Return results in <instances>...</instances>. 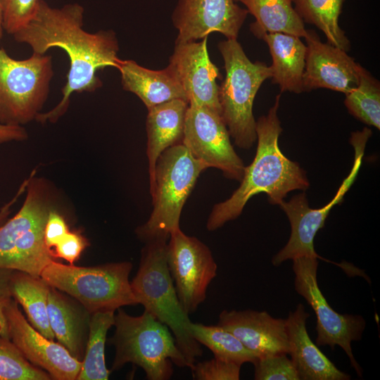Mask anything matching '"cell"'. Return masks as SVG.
Returning a JSON list of instances; mask_svg holds the SVG:
<instances>
[{
  "mask_svg": "<svg viewBox=\"0 0 380 380\" xmlns=\"http://www.w3.org/2000/svg\"><path fill=\"white\" fill-rule=\"evenodd\" d=\"M241 365L220 358L213 357L194 363L191 368L196 380H239Z\"/></svg>",
  "mask_w": 380,
  "mask_h": 380,
  "instance_id": "obj_33",
  "label": "cell"
},
{
  "mask_svg": "<svg viewBox=\"0 0 380 380\" xmlns=\"http://www.w3.org/2000/svg\"><path fill=\"white\" fill-rule=\"evenodd\" d=\"M27 137V132L23 126L0 124V144L24 141Z\"/></svg>",
  "mask_w": 380,
  "mask_h": 380,
  "instance_id": "obj_37",
  "label": "cell"
},
{
  "mask_svg": "<svg viewBox=\"0 0 380 380\" xmlns=\"http://www.w3.org/2000/svg\"><path fill=\"white\" fill-rule=\"evenodd\" d=\"M303 21L312 24L323 32L327 42L345 51L350 41L338 25V18L346 0H291Z\"/></svg>",
  "mask_w": 380,
  "mask_h": 380,
  "instance_id": "obj_27",
  "label": "cell"
},
{
  "mask_svg": "<svg viewBox=\"0 0 380 380\" xmlns=\"http://www.w3.org/2000/svg\"><path fill=\"white\" fill-rule=\"evenodd\" d=\"M29 178L24 180L13 198L2 206L0 209V227L8 220L11 212V207L18 201L20 196L25 192Z\"/></svg>",
  "mask_w": 380,
  "mask_h": 380,
  "instance_id": "obj_38",
  "label": "cell"
},
{
  "mask_svg": "<svg viewBox=\"0 0 380 380\" xmlns=\"http://www.w3.org/2000/svg\"><path fill=\"white\" fill-rule=\"evenodd\" d=\"M70 231L65 218L56 209L48 215L44 227V242L50 253L56 245Z\"/></svg>",
  "mask_w": 380,
  "mask_h": 380,
  "instance_id": "obj_35",
  "label": "cell"
},
{
  "mask_svg": "<svg viewBox=\"0 0 380 380\" xmlns=\"http://www.w3.org/2000/svg\"><path fill=\"white\" fill-rule=\"evenodd\" d=\"M281 94L266 115L256 121L258 145L253 162L245 167L241 184L232 196L215 204L208 216L206 228L215 231L236 219L253 196L265 193L272 204L284 201L293 190L305 191L310 186L305 172L281 151L278 140L282 132L277 115Z\"/></svg>",
  "mask_w": 380,
  "mask_h": 380,
  "instance_id": "obj_2",
  "label": "cell"
},
{
  "mask_svg": "<svg viewBox=\"0 0 380 380\" xmlns=\"http://www.w3.org/2000/svg\"><path fill=\"white\" fill-rule=\"evenodd\" d=\"M261 39L267 44L272 58V82L282 92H303L306 45L299 37L281 32L265 33Z\"/></svg>",
  "mask_w": 380,
  "mask_h": 380,
  "instance_id": "obj_23",
  "label": "cell"
},
{
  "mask_svg": "<svg viewBox=\"0 0 380 380\" xmlns=\"http://www.w3.org/2000/svg\"><path fill=\"white\" fill-rule=\"evenodd\" d=\"M49 288L40 276L13 271L11 279L13 298L23 307L30 324L45 337L53 340L55 336L47 311Z\"/></svg>",
  "mask_w": 380,
  "mask_h": 380,
  "instance_id": "obj_25",
  "label": "cell"
},
{
  "mask_svg": "<svg viewBox=\"0 0 380 380\" xmlns=\"http://www.w3.org/2000/svg\"><path fill=\"white\" fill-rule=\"evenodd\" d=\"M317 258L300 257L293 260L296 292L303 296L317 317L316 345L329 346L332 350L339 346L348 355L350 365L360 377L362 369L352 351L351 342L360 341L366 322L360 315L339 314L330 307L317 283Z\"/></svg>",
  "mask_w": 380,
  "mask_h": 380,
  "instance_id": "obj_11",
  "label": "cell"
},
{
  "mask_svg": "<svg viewBox=\"0 0 380 380\" xmlns=\"http://www.w3.org/2000/svg\"><path fill=\"white\" fill-rule=\"evenodd\" d=\"M246 6L255 18L251 32L261 39L265 33L281 32L305 37L304 23L292 6L291 0H234Z\"/></svg>",
  "mask_w": 380,
  "mask_h": 380,
  "instance_id": "obj_24",
  "label": "cell"
},
{
  "mask_svg": "<svg viewBox=\"0 0 380 380\" xmlns=\"http://www.w3.org/2000/svg\"><path fill=\"white\" fill-rule=\"evenodd\" d=\"M248 13L234 0H178L172 13L175 44L202 39L212 32L237 39Z\"/></svg>",
  "mask_w": 380,
  "mask_h": 380,
  "instance_id": "obj_14",
  "label": "cell"
},
{
  "mask_svg": "<svg viewBox=\"0 0 380 380\" xmlns=\"http://www.w3.org/2000/svg\"><path fill=\"white\" fill-rule=\"evenodd\" d=\"M46 371L30 362L11 339L0 336V380H50Z\"/></svg>",
  "mask_w": 380,
  "mask_h": 380,
  "instance_id": "obj_30",
  "label": "cell"
},
{
  "mask_svg": "<svg viewBox=\"0 0 380 380\" xmlns=\"http://www.w3.org/2000/svg\"><path fill=\"white\" fill-rule=\"evenodd\" d=\"M217 324L233 334L257 357L289 353L285 319L274 318L266 311L224 310Z\"/></svg>",
  "mask_w": 380,
  "mask_h": 380,
  "instance_id": "obj_18",
  "label": "cell"
},
{
  "mask_svg": "<svg viewBox=\"0 0 380 380\" xmlns=\"http://www.w3.org/2000/svg\"><path fill=\"white\" fill-rule=\"evenodd\" d=\"M207 168L182 143L167 148L160 155L156 164L151 195L153 208L148 220L135 231L140 240L145 243L168 240L170 234L180 228L182 208L199 175Z\"/></svg>",
  "mask_w": 380,
  "mask_h": 380,
  "instance_id": "obj_7",
  "label": "cell"
},
{
  "mask_svg": "<svg viewBox=\"0 0 380 380\" xmlns=\"http://www.w3.org/2000/svg\"><path fill=\"white\" fill-rule=\"evenodd\" d=\"M193 337L208 348L214 357L242 365L253 363L257 357L249 350L233 334L217 325H205L201 323L190 324Z\"/></svg>",
  "mask_w": 380,
  "mask_h": 380,
  "instance_id": "obj_28",
  "label": "cell"
},
{
  "mask_svg": "<svg viewBox=\"0 0 380 380\" xmlns=\"http://www.w3.org/2000/svg\"><path fill=\"white\" fill-rule=\"evenodd\" d=\"M115 327L109 343L115 349L111 372L132 363L141 367L148 380H168L173 364L189 367L168 327L144 310L132 316L120 308L115 314Z\"/></svg>",
  "mask_w": 380,
  "mask_h": 380,
  "instance_id": "obj_5",
  "label": "cell"
},
{
  "mask_svg": "<svg viewBox=\"0 0 380 380\" xmlns=\"http://www.w3.org/2000/svg\"><path fill=\"white\" fill-rule=\"evenodd\" d=\"M167 243L166 239L146 243L131 287L138 304L173 333L191 369L196 358L202 356L203 350L191 333V322L178 299L167 266Z\"/></svg>",
  "mask_w": 380,
  "mask_h": 380,
  "instance_id": "obj_3",
  "label": "cell"
},
{
  "mask_svg": "<svg viewBox=\"0 0 380 380\" xmlns=\"http://www.w3.org/2000/svg\"><path fill=\"white\" fill-rule=\"evenodd\" d=\"M3 31H4V28H3L2 8H1V0H0V42L2 38Z\"/></svg>",
  "mask_w": 380,
  "mask_h": 380,
  "instance_id": "obj_39",
  "label": "cell"
},
{
  "mask_svg": "<svg viewBox=\"0 0 380 380\" xmlns=\"http://www.w3.org/2000/svg\"><path fill=\"white\" fill-rule=\"evenodd\" d=\"M167 262L179 303L189 315L205 300L217 265L209 248L180 228L170 235Z\"/></svg>",
  "mask_w": 380,
  "mask_h": 380,
  "instance_id": "obj_12",
  "label": "cell"
},
{
  "mask_svg": "<svg viewBox=\"0 0 380 380\" xmlns=\"http://www.w3.org/2000/svg\"><path fill=\"white\" fill-rule=\"evenodd\" d=\"M217 47L226 72L219 87L221 117L235 144L248 149L257 140L253 101L261 84L272 77L271 68L251 62L236 39L221 41Z\"/></svg>",
  "mask_w": 380,
  "mask_h": 380,
  "instance_id": "obj_6",
  "label": "cell"
},
{
  "mask_svg": "<svg viewBox=\"0 0 380 380\" xmlns=\"http://www.w3.org/2000/svg\"><path fill=\"white\" fill-rule=\"evenodd\" d=\"M34 174L30 176L21 208L0 227V268L39 277L53 260L44 234L54 199L48 182Z\"/></svg>",
  "mask_w": 380,
  "mask_h": 380,
  "instance_id": "obj_4",
  "label": "cell"
},
{
  "mask_svg": "<svg viewBox=\"0 0 380 380\" xmlns=\"http://www.w3.org/2000/svg\"><path fill=\"white\" fill-rule=\"evenodd\" d=\"M13 271L10 269L0 268V336L8 339L11 338L5 311L13 299L11 291Z\"/></svg>",
  "mask_w": 380,
  "mask_h": 380,
  "instance_id": "obj_36",
  "label": "cell"
},
{
  "mask_svg": "<svg viewBox=\"0 0 380 380\" xmlns=\"http://www.w3.org/2000/svg\"><path fill=\"white\" fill-rule=\"evenodd\" d=\"M372 134V131L367 127L352 133L350 141L355 150L353 167L327 205L318 209L310 208L304 192L294 196L287 202L284 200L279 203L280 208L289 218L291 232L287 243L272 258V263L274 266H279L286 260H293L300 257L324 260L316 253L314 239L317 232L324 227L330 210L334 205L342 202L345 194L354 183L362 164L367 141Z\"/></svg>",
  "mask_w": 380,
  "mask_h": 380,
  "instance_id": "obj_10",
  "label": "cell"
},
{
  "mask_svg": "<svg viewBox=\"0 0 380 380\" xmlns=\"http://www.w3.org/2000/svg\"><path fill=\"white\" fill-rule=\"evenodd\" d=\"M348 112L362 122L380 128V85L363 67L359 68L357 87L346 94Z\"/></svg>",
  "mask_w": 380,
  "mask_h": 380,
  "instance_id": "obj_29",
  "label": "cell"
},
{
  "mask_svg": "<svg viewBox=\"0 0 380 380\" xmlns=\"http://www.w3.org/2000/svg\"><path fill=\"white\" fill-rule=\"evenodd\" d=\"M84 12L77 3L55 8L39 0L33 17L13 34L17 42L29 45L33 53L45 54L50 49L58 47L65 51L70 61L63 97L53 108L38 115L36 120L40 123H54L63 116L74 92H93L101 87L99 70L118 67L119 44L115 32L85 31Z\"/></svg>",
  "mask_w": 380,
  "mask_h": 380,
  "instance_id": "obj_1",
  "label": "cell"
},
{
  "mask_svg": "<svg viewBox=\"0 0 380 380\" xmlns=\"http://www.w3.org/2000/svg\"><path fill=\"white\" fill-rule=\"evenodd\" d=\"M208 37L201 42L175 44L168 67L184 91L189 103L204 106L221 115L219 69L210 61Z\"/></svg>",
  "mask_w": 380,
  "mask_h": 380,
  "instance_id": "obj_16",
  "label": "cell"
},
{
  "mask_svg": "<svg viewBox=\"0 0 380 380\" xmlns=\"http://www.w3.org/2000/svg\"><path fill=\"white\" fill-rule=\"evenodd\" d=\"M39 0H1L3 28L13 34L33 17Z\"/></svg>",
  "mask_w": 380,
  "mask_h": 380,
  "instance_id": "obj_32",
  "label": "cell"
},
{
  "mask_svg": "<svg viewBox=\"0 0 380 380\" xmlns=\"http://www.w3.org/2000/svg\"><path fill=\"white\" fill-rule=\"evenodd\" d=\"M88 245L87 239L80 231H69L51 251V255L64 259L73 265Z\"/></svg>",
  "mask_w": 380,
  "mask_h": 380,
  "instance_id": "obj_34",
  "label": "cell"
},
{
  "mask_svg": "<svg viewBox=\"0 0 380 380\" xmlns=\"http://www.w3.org/2000/svg\"><path fill=\"white\" fill-rule=\"evenodd\" d=\"M182 144L208 168L220 170L227 179L241 180L245 165L234 151L228 129L218 113L204 106L189 103Z\"/></svg>",
  "mask_w": 380,
  "mask_h": 380,
  "instance_id": "obj_13",
  "label": "cell"
},
{
  "mask_svg": "<svg viewBox=\"0 0 380 380\" xmlns=\"http://www.w3.org/2000/svg\"><path fill=\"white\" fill-rule=\"evenodd\" d=\"M188 106V102L174 99L148 109L146 154L151 196L153 192L155 167L158 157L167 148L182 143Z\"/></svg>",
  "mask_w": 380,
  "mask_h": 380,
  "instance_id": "obj_21",
  "label": "cell"
},
{
  "mask_svg": "<svg viewBox=\"0 0 380 380\" xmlns=\"http://www.w3.org/2000/svg\"><path fill=\"white\" fill-rule=\"evenodd\" d=\"M10 338L34 366L43 369L54 380H77L82 361L70 355L59 343L36 330L25 319L13 298L5 311Z\"/></svg>",
  "mask_w": 380,
  "mask_h": 380,
  "instance_id": "obj_15",
  "label": "cell"
},
{
  "mask_svg": "<svg viewBox=\"0 0 380 380\" xmlns=\"http://www.w3.org/2000/svg\"><path fill=\"white\" fill-rule=\"evenodd\" d=\"M115 323V311L91 314L89 336L80 372L77 380H107L111 372L105 359L107 333Z\"/></svg>",
  "mask_w": 380,
  "mask_h": 380,
  "instance_id": "obj_26",
  "label": "cell"
},
{
  "mask_svg": "<svg viewBox=\"0 0 380 380\" xmlns=\"http://www.w3.org/2000/svg\"><path fill=\"white\" fill-rule=\"evenodd\" d=\"M303 91L325 88L348 94L359 83V68L346 51L323 43L313 30H307Z\"/></svg>",
  "mask_w": 380,
  "mask_h": 380,
  "instance_id": "obj_17",
  "label": "cell"
},
{
  "mask_svg": "<svg viewBox=\"0 0 380 380\" xmlns=\"http://www.w3.org/2000/svg\"><path fill=\"white\" fill-rule=\"evenodd\" d=\"M47 311L50 327L58 342L82 361L89 336L91 313L68 294L50 286Z\"/></svg>",
  "mask_w": 380,
  "mask_h": 380,
  "instance_id": "obj_20",
  "label": "cell"
},
{
  "mask_svg": "<svg viewBox=\"0 0 380 380\" xmlns=\"http://www.w3.org/2000/svg\"><path fill=\"white\" fill-rule=\"evenodd\" d=\"M310 317L302 303L290 312L286 321L291 360L302 380H348L310 338L306 321Z\"/></svg>",
  "mask_w": 380,
  "mask_h": 380,
  "instance_id": "obj_19",
  "label": "cell"
},
{
  "mask_svg": "<svg viewBox=\"0 0 380 380\" xmlns=\"http://www.w3.org/2000/svg\"><path fill=\"white\" fill-rule=\"evenodd\" d=\"M118 69L122 89L137 96L147 109L174 99L188 102L184 91L168 66L155 70L142 67L133 60L120 59Z\"/></svg>",
  "mask_w": 380,
  "mask_h": 380,
  "instance_id": "obj_22",
  "label": "cell"
},
{
  "mask_svg": "<svg viewBox=\"0 0 380 380\" xmlns=\"http://www.w3.org/2000/svg\"><path fill=\"white\" fill-rule=\"evenodd\" d=\"M130 262L92 267L64 265L52 260L40 277L50 286L72 296L91 314L138 303L129 280Z\"/></svg>",
  "mask_w": 380,
  "mask_h": 380,
  "instance_id": "obj_8",
  "label": "cell"
},
{
  "mask_svg": "<svg viewBox=\"0 0 380 380\" xmlns=\"http://www.w3.org/2000/svg\"><path fill=\"white\" fill-rule=\"evenodd\" d=\"M253 365L255 380H300L294 364L286 354L257 357Z\"/></svg>",
  "mask_w": 380,
  "mask_h": 380,
  "instance_id": "obj_31",
  "label": "cell"
},
{
  "mask_svg": "<svg viewBox=\"0 0 380 380\" xmlns=\"http://www.w3.org/2000/svg\"><path fill=\"white\" fill-rule=\"evenodd\" d=\"M52 58L17 60L0 48V124L23 126L42 113L53 77Z\"/></svg>",
  "mask_w": 380,
  "mask_h": 380,
  "instance_id": "obj_9",
  "label": "cell"
}]
</instances>
